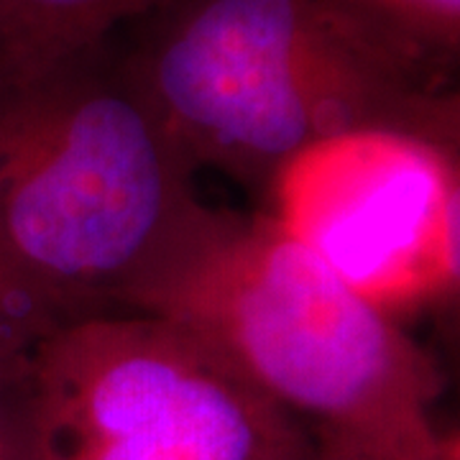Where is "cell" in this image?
<instances>
[{"instance_id": "obj_1", "label": "cell", "mask_w": 460, "mask_h": 460, "mask_svg": "<svg viewBox=\"0 0 460 460\" xmlns=\"http://www.w3.org/2000/svg\"><path fill=\"white\" fill-rule=\"evenodd\" d=\"M133 23L126 66L192 172L266 187L341 133L458 141L450 66L345 0H164Z\"/></svg>"}, {"instance_id": "obj_2", "label": "cell", "mask_w": 460, "mask_h": 460, "mask_svg": "<svg viewBox=\"0 0 460 460\" xmlns=\"http://www.w3.org/2000/svg\"><path fill=\"white\" fill-rule=\"evenodd\" d=\"M115 313L162 317L317 440L422 450L443 440L435 361L271 215L195 202Z\"/></svg>"}, {"instance_id": "obj_3", "label": "cell", "mask_w": 460, "mask_h": 460, "mask_svg": "<svg viewBox=\"0 0 460 460\" xmlns=\"http://www.w3.org/2000/svg\"><path fill=\"white\" fill-rule=\"evenodd\" d=\"M192 177L115 36L0 83V259L77 317L118 310Z\"/></svg>"}, {"instance_id": "obj_4", "label": "cell", "mask_w": 460, "mask_h": 460, "mask_svg": "<svg viewBox=\"0 0 460 460\" xmlns=\"http://www.w3.org/2000/svg\"><path fill=\"white\" fill-rule=\"evenodd\" d=\"M292 425L162 317L87 314L31 358L33 460H251Z\"/></svg>"}, {"instance_id": "obj_5", "label": "cell", "mask_w": 460, "mask_h": 460, "mask_svg": "<svg viewBox=\"0 0 460 460\" xmlns=\"http://www.w3.org/2000/svg\"><path fill=\"white\" fill-rule=\"evenodd\" d=\"M284 228L381 313L445 295L458 279L453 148L399 131L320 141L266 184Z\"/></svg>"}, {"instance_id": "obj_6", "label": "cell", "mask_w": 460, "mask_h": 460, "mask_svg": "<svg viewBox=\"0 0 460 460\" xmlns=\"http://www.w3.org/2000/svg\"><path fill=\"white\" fill-rule=\"evenodd\" d=\"M164 0H0V83L113 39Z\"/></svg>"}, {"instance_id": "obj_7", "label": "cell", "mask_w": 460, "mask_h": 460, "mask_svg": "<svg viewBox=\"0 0 460 460\" xmlns=\"http://www.w3.org/2000/svg\"><path fill=\"white\" fill-rule=\"evenodd\" d=\"M80 320L0 259V371L29 366L57 330Z\"/></svg>"}, {"instance_id": "obj_8", "label": "cell", "mask_w": 460, "mask_h": 460, "mask_svg": "<svg viewBox=\"0 0 460 460\" xmlns=\"http://www.w3.org/2000/svg\"><path fill=\"white\" fill-rule=\"evenodd\" d=\"M407 47L450 66L460 47V0H345Z\"/></svg>"}, {"instance_id": "obj_9", "label": "cell", "mask_w": 460, "mask_h": 460, "mask_svg": "<svg viewBox=\"0 0 460 460\" xmlns=\"http://www.w3.org/2000/svg\"><path fill=\"white\" fill-rule=\"evenodd\" d=\"M0 460H33L31 363L0 371Z\"/></svg>"}, {"instance_id": "obj_10", "label": "cell", "mask_w": 460, "mask_h": 460, "mask_svg": "<svg viewBox=\"0 0 460 460\" xmlns=\"http://www.w3.org/2000/svg\"><path fill=\"white\" fill-rule=\"evenodd\" d=\"M317 443V450L325 460H458V445L456 438H443L438 445L425 450H356L345 445Z\"/></svg>"}, {"instance_id": "obj_11", "label": "cell", "mask_w": 460, "mask_h": 460, "mask_svg": "<svg viewBox=\"0 0 460 460\" xmlns=\"http://www.w3.org/2000/svg\"><path fill=\"white\" fill-rule=\"evenodd\" d=\"M251 460H325L317 450L314 438H310L299 425H292L287 432L263 445Z\"/></svg>"}]
</instances>
